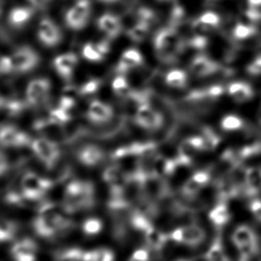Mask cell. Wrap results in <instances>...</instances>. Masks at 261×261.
<instances>
[{
  "mask_svg": "<svg viewBox=\"0 0 261 261\" xmlns=\"http://www.w3.org/2000/svg\"><path fill=\"white\" fill-rule=\"evenodd\" d=\"M201 136H202L204 143H205V150H212L219 143V138H218V135H216L214 132L210 128H205Z\"/></svg>",
  "mask_w": 261,
  "mask_h": 261,
  "instance_id": "60d3db41",
  "label": "cell"
},
{
  "mask_svg": "<svg viewBox=\"0 0 261 261\" xmlns=\"http://www.w3.org/2000/svg\"><path fill=\"white\" fill-rule=\"evenodd\" d=\"M86 116L91 123L97 124L108 123L114 116V109L108 103L95 99L88 107Z\"/></svg>",
  "mask_w": 261,
  "mask_h": 261,
  "instance_id": "9a60e30c",
  "label": "cell"
},
{
  "mask_svg": "<svg viewBox=\"0 0 261 261\" xmlns=\"http://www.w3.org/2000/svg\"><path fill=\"white\" fill-rule=\"evenodd\" d=\"M250 8H257L261 7V0H248Z\"/></svg>",
  "mask_w": 261,
  "mask_h": 261,
  "instance_id": "f907efd6",
  "label": "cell"
},
{
  "mask_svg": "<svg viewBox=\"0 0 261 261\" xmlns=\"http://www.w3.org/2000/svg\"><path fill=\"white\" fill-rule=\"evenodd\" d=\"M218 69L219 65L218 63L206 56H198L193 58L190 66L191 73L197 77L210 76L218 72Z\"/></svg>",
  "mask_w": 261,
  "mask_h": 261,
  "instance_id": "ac0fdd59",
  "label": "cell"
},
{
  "mask_svg": "<svg viewBox=\"0 0 261 261\" xmlns=\"http://www.w3.org/2000/svg\"><path fill=\"white\" fill-rule=\"evenodd\" d=\"M39 246L32 238L26 237L19 240L10 249L13 261H36Z\"/></svg>",
  "mask_w": 261,
  "mask_h": 261,
  "instance_id": "4fadbf2b",
  "label": "cell"
},
{
  "mask_svg": "<svg viewBox=\"0 0 261 261\" xmlns=\"http://www.w3.org/2000/svg\"><path fill=\"white\" fill-rule=\"evenodd\" d=\"M229 96L238 103L248 101L253 98L254 91L250 84L244 82H234L227 88Z\"/></svg>",
  "mask_w": 261,
  "mask_h": 261,
  "instance_id": "603a6c76",
  "label": "cell"
},
{
  "mask_svg": "<svg viewBox=\"0 0 261 261\" xmlns=\"http://www.w3.org/2000/svg\"><path fill=\"white\" fill-rule=\"evenodd\" d=\"M116 256L112 250L108 248H98L86 250L84 261H115Z\"/></svg>",
  "mask_w": 261,
  "mask_h": 261,
  "instance_id": "1f68e13d",
  "label": "cell"
},
{
  "mask_svg": "<svg viewBox=\"0 0 261 261\" xmlns=\"http://www.w3.org/2000/svg\"><path fill=\"white\" fill-rule=\"evenodd\" d=\"M97 25L100 32L111 39L118 36L122 31L121 20L117 15L110 13L99 16L97 21Z\"/></svg>",
  "mask_w": 261,
  "mask_h": 261,
  "instance_id": "d6986e66",
  "label": "cell"
},
{
  "mask_svg": "<svg viewBox=\"0 0 261 261\" xmlns=\"http://www.w3.org/2000/svg\"><path fill=\"white\" fill-rule=\"evenodd\" d=\"M0 15H1V9H0Z\"/></svg>",
  "mask_w": 261,
  "mask_h": 261,
  "instance_id": "9f6ffc18",
  "label": "cell"
},
{
  "mask_svg": "<svg viewBox=\"0 0 261 261\" xmlns=\"http://www.w3.org/2000/svg\"><path fill=\"white\" fill-rule=\"evenodd\" d=\"M86 250L78 247H68L55 250L52 254L53 261H84Z\"/></svg>",
  "mask_w": 261,
  "mask_h": 261,
  "instance_id": "484cf974",
  "label": "cell"
},
{
  "mask_svg": "<svg viewBox=\"0 0 261 261\" xmlns=\"http://www.w3.org/2000/svg\"><path fill=\"white\" fill-rule=\"evenodd\" d=\"M165 82L169 87L181 89L188 83V75L184 70L172 69L166 74Z\"/></svg>",
  "mask_w": 261,
  "mask_h": 261,
  "instance_id": "f546056e",
  "label": "cell"
},
{
  "mask_svg": "<svg viewBox=\"0 0 261 261\" xmlns=\"http://www.w3.org/2000/svg\"><path fill=\"white\" fill-rule=\"evenodd\" d=\"M100 86H101V81L99 79H91L81 86L79 93L84 96L93 94L98 91Z\"/></svg>",
  "mask_w": 261,
  "mask_h": 261,
  "instance_id": "b9f144b4",
  "label": "cell"
},
{
  "mask_svg": "<svg viewBox=\"0 0 261 261\" xmlns=\"http://www.w3.org/2000/svg\"><path fill=\"white\" fill-rule=\"evenodd\" d=\"M178 261H190V260H187V259H181V260H178Z\"/></svg>",
  "mask_w": 261,
  "mask_h": 261,
  "instance_id": "db71d44e",
  "label": "cell"
},
{
  "mask_svg": "<svg viewBox=\"0 0 261 261\" xmlns=\"http://www.w3.org/2000/svg\"><path fill=\"white\" fill-rule=\"evenodd\" d=\"M256 33L257 31L254 26L247 24V23H242V22L237 23L232 31L233 37L236 40H248L250 37L254 36Z\"/></svg>",
  "mask_w": 261,
  "mask_h": 261,
  "instance_id": "f35d334b",
  "label": "cell"
},
{
  "mask_svg": "<svg viewBox=\"0 0 261 261\" xmlns=\"http://www.w3.org/2000/svg\"><path fill=\"white\" fill-rule=\"evenodd\" d=\"M102 178L110 188L125 187L127 185V174L118 165L107 167L103 172Z\"/></svg>",
  "mask_w": 261,
  "mask_h": 261,
  "instance_id": "7402d4cb",
  "label": "cell"
},
{
  "mask_svg": "<svg viewBox=\"0 0 261 261\" xmlns=\"http://www.w3.org/2000/svg\"><path fill=\"white\" fill-rule=\"evenodd\" d=\"M102 3H105V4H113V3H116L118 0H98Z\"/></svg>",
  "mask_w": 261,
  "mask_h": 261,
  "instance_id": "f5cc1de1",
  "label": "cell"
},
{
  "mask_svg": "<svg viewBox=\"0 0 261 261\" xmlns=\"http://www.w3.org/2000/svg\"><path fill=\"white\" fill-rule=\"evenodd\" d=\"M149 250L146 249H138L135 250L128 261H149Z\"/></svg>",
  "mask_w": 261,
  "mask_h": 261,
  "instance_id": "ee69618b",
  "label": "cell"
},
{
  "mask_svg": "<svg viewBox=\"0 0 261 261\" xmlns=\"http://www.w3.org/2000/svg\"><path fill=\"white\" fill-rule=\"evenodd\" d=\"M21 226L11 219L3 218L0 220V243L11 242L18 234Z\"/></svg>",
  "mask_w": 261,
  "mask_h": 261,
  "instance_id": "83f0119b",
  "label": "cell"
},
{
  "mask_svg": "<svg viewBox=\"0 0 261 261\" xmlns=\"http://www.w3.org/2000/svg\"><path fill=\"white\" fill-rule=\"evenodd\" d=\"M112 89L115 94L117 95L118 97L124 98L132 94L129 83L123 74H120L113 80Z\"/></svg>",
  "mask_w": 261,
  "mask_h": 261,
  "instance_id": "d590c367",
  "label": "cell"
},
{
  "mask_svg": "<svg viewBox=\"0 0 261 261\" xmlns=\"http://www.w3.org/2000/svg\"><path fill=\"white\" fill-rule=\"evenodd\" d=\"M245 125L244 120L241 116L229 114L224 116L220 122V126L225 132H237Z\"/></svg>",
  "mask_w": 261,
  "mask_h": 261,
  "instance_id": "d6a6232c",
  "label": "cell"
},
{
  "mask_svg": "<svg viewBox=\"0 0 261 261\" xmlns=\"http://www.w3.org/2000/svg\"><path fill=\"white\" fill-rule=\"evenodd\" d=\"M74 106H75L74 99H73V98H70V97L65 96V97L61 98L60 101H59V106H58V107H60L62 109L69 111L70 109H73Z\"/></svg>",
  "mask_w": 261,
  "mask_h": 261,
  "instance_id": "681fc988",
  "label": "cell"
},
{
  "mask_svg": "<svg viewBox=\"0 0 261 261\" xmlns=\"http://www.w3.org/2000/svg\"><path fill=\"white\" fill-rule=\"evenodd\" d=\"M144 234L148 246L152 250H161L167 243V236L164 234L163 232L154 228V226L152 228L149 229V231H147Z\"/></svg>",
  "mask_w": 261,
  "mask_h": 261,
  "instance_id": "4dcf8cb0",
  "label": "cell"
},
{
  "mask_svg": "<svg viewBox=\"0 0 261 261\" xmlns=\"http://www.w3.org/2000/svg\"><path fill=\"white\" fill-rule=\"evenodd\" d=\"M50 81L47 78H36L27 84L25 91L26 100L29 105L38 107L47 101L51 91Z\"/></svg>",
  "mask_w": 261,
  "mask_h": 261,
  "instance_id": "9c48e42d",
  "label": "cell"
},
{
  "mask_svg": "<svg viewBox=\"0 0 261 261\" xmlns=\"http://www.w3.org/2000/svg\"><path fill=\"white\" fill-rule=\"evenodd\" d=\"M143 63V56L136 48H127L123 52L117 65V71L123 73L135 69Z\"/></svg>",
  "mask_w": 261,
  "mask_h": 261,
  "instance_id": "44dd1931",
  "label": "cell"
},
{
  "mask_svg": "<svg viewBox=\"0 0 261 261\" xmlns=\"http://www.w3.org/2000/svg\"><path fill=\"white\" fill-rule=\"evenodd\" d=\"M55 181L51 178L43 177L27 171L20 180V191L25 202H39L44 200L49 190L53 188Z\"/></svg>",
  "mask_w": 261,
  "mask_h": 261,
  "instance_id": "3957f363",
  "label": "cell"
},
{
  "mask_svg": "<svg viewBox=\"0 0 261 261\" xmlns=\"http://www.w3.org/2000/svg\"><path fill=\"white\" fill-rule=\"evenodd\" d=\"M211 174L208 171H198L189 178L182 186V194L186 197H192L202 190L211 181Z\"/></svg>",
  "mask_w": 261,
  "mask_h": 261,
  "instance_id": "e0dca14e",
  "label": "cell"
},
{
  "mask_svg": "<svg viewBox=\"0 0 261 261\" xmlns=\"http://www.w3.org/2000/svg\"><path fill=\"white\" fill-rule=\"evenodd\" d=\"M37 36L40 43L45 47H56L61 43L63 39L59 26L50 18H43L38 26Z\"/></svg>",
  "mask_w": 261,
  "mask_h": 261,
  "instance_id": "30bf717a",
  "label": "cell"
},
{
  "mask_svg": "<svg viewBox=\"0 0 261 261\" xmlns=\"http://www.w3.org/2000/svg\"><path fill=\"white\" fill-rule=\"evenodd\" d=\"M206 258L207 261H227L220 239L216 240L212 246L208 249L206 254Z\"/></svg>",
  "mask_w": 261,
  "mask_h": 261,
  "instance_id": "74e56055",
  "label": "cell"
},
{
  "mask_svg": "<svg viewBox=\"0 0 261 261\" xmlns=\"http://www.w3.org/2000/svg\"><path fill=\"white\" fill-rule=\"evenodd\" d=\"M135 123L146 130H156L162 125L163 117L160 112L148 104H140L135 113Z\"/></svg>",
  "mask_w": 261,
  "mask_h": 261,
  "instance_id": "7c38bea8",
  "label": "cell"
},
{
  "mask_svg": "<svg viewBox=\"0 0 261 261\" xmlns=\"http://www.w3.org/2000/svg\"><path fill=\"white\" fill-rule=\"evenodd\" d=\"M245 192L253 196L261 192V167H253L246 170Z\"/></svg>",
  "mask_w": 261,
  "mask_h": 261,
  "instance_id": "4316f807",
  "label": "cell"
},
{
  "mask_svg": "<svg viewBox=\"0 0 261 261\" xmlns=\"http://www.w3.org/2000/svg\"><path fill=\"white\" fill-rule=\"evenodd\" d=\"M34 11L29 7H16L8 14V22L15 28H22L33 18Z\"/></svg>",
  "mask_w": 261,
  "mask_h": 261,
  "instance_id": "cb8c5ba5",
  "label": "cell"
},
{
  "mask_svg": "<svg viewBox=\"0 0 261 261\" xmlns=\"http://www.w3.org/2000/svg\"><path fill=\"white\" fill-rule=\"evenodd\" d=\"M248 72L252 75L261 74V56L257 57L248 67Z\"/></svg>",
  "mask_w": 261,
  "mask_h": 261,
  "instance_id": "c3c4849f",
  "label": "cell"
},
{
  "mask_svg": "<svg viewBox=\"0 0 261 261\" xmlns=\"http://www.w3.org/2000/svg\"><path fill=\"white\" fill-rule=\"evenodd\" d=\"M189 42H190V45L196 49H203L207 46V40L205 37L198 35V36L192 38Z\"/></svg>",
  "mask_w": 261,
  "mask_h": 261,
  "instance_id": "f6af8a7d",
  "label": "cell"
},
{
  "mask_svg": "<svg viewBox=\"0 0 261 261\" xmlns=\"http://www.w3.org/2000/svg\"><path fill=\"white\" fill-rule=\"evenodd\" d=\"M184 41L174 28H164L156 33L154 47L163 61H173L181 52Z\"/></svg>",
  "mask_w": 261,
  "mask_h": 261,
  "instance_id": "277c9868",
  "label": "cell"
},
{
  "mask_svg": "<svg viewBox=\"0 0 261 261\" xmlns=\"http://www.w3.org/2000/svg\"><path fill=\"white\" fill-rule=\"evenodd\" d=\"M32 150L37 159L47 170H53L61 159V149L58 142L47 137L33 139Z\"/></svg>",
  "mask_w": 261,
  "mask_h": 261,
  "instance_id": "5b68a950",
  "label": "cell"
},
{
  "mask_svg": "<svg viewBox=\"0 0 261 261\" xmlns=\"http://www.w3.org/2000/svg\"><path fill=\"white\" fill-rule=\"evenodd\" d=\"M96 188L92 181L74 179L65 186L61 207L65 214L91 211L96 206Z\"/></svg>",
  "mask_w": 261,
  "mask_h": 261,
  "instance_id": "7a4b0ae2",
  "label": "cell"
},
{
  "mask_svg": "<svg viewBox=\"0 0 261 261\" xmlns=\"http://www.w3.org/2000/svg\"><path fill=\"white\" fill-rule=\"evenodd\" d=\"M250 210L254 218L261 222V200H253L250 204Z\"/></svg>",
  "mask_w": 261,
  "mask_h": 261,
  "instance_id": "bcb514c9",
  "label": "cell"
},
{
  "mask_svg": "<svg viewBox=\"0 0 261 261\" xmlns=\"http://www.w3.org/2000/svg\"><path fill=\"white\" fill-rule=\"evenodd\" d=\"M169 238L175 243L189 246H197L205 239L203 229L196 225H185L174 229Z\"/></svg>",
  "mask_w": 261,
  "mask_h": 261,
  "instance_id": "8fae6325",
  "label": "cell"
},
{
  "mask_svg": "<svg viewBox=\"0 0 261 261\" xmlns=\"http://www.w3.org/2000/svg\"><path fill=\"white\" fill-rule=\"evenodd\" d=\"M160 1H168V0H160Z\"/></svg>",
  "mask_w": 261,
  "mask_h": 261,
  "instance_id": "11a10c76",
  "label": "cell"
},
{
  "mask_svg": "<svg viewBox=\"0 0 261 261\" xmlns=\"http://www.w3.org/2000/svg\"><path fill=\"white\" fill-rule=\"evenodd\" d=\"M71 120V115L69 111L62 109L58 107L57 109H54L50 112V122L57 124H63L69 122Z\"/></svg>",
  "mask_w": 261,
  "mask_h": 261,
  "instance_id": "ab89813d",
  "label": "cell"
},
{
  "mask_svg": "<svg viewBox=\"0 0 261 261\" xmlns=\"http://www.w3.org/2000/svg\"><path fill=\"white\" fill-rule=\"evenodd\" d=\"M91 0H77L65 13V24L73 31H82L89 23L91 18Z\"/></svg>",
  "mask_w": 261,
  "mask_h": 261,
  "instance_id": "8992f818",
  "label": "cell"
},
{
  "mask_svg": "<svg viewBox=\"0 0 261 261\" xmlns=\"http://www.w3.org/2000/svg\"><path fill=\"white\" fill-rule=\"evenodd\" d=\"M221 18L218 14L212 11L204 12L193 22L192 27L197 33H206L214 32L219 28Z\"/></svg>",
  "mask_w": 261,
  "mask_h": 261,
  "instance_id": "ffe728a7",
  "label": "cell"
},
{
  "mask_svg": "<svg viewBox=\"0 0 261 261\" xmlns=\"http://www.w3.org/2000/svg\"><path fill=\"white\" fill-rule=\"evenodd\" d=\"M61 206L58 207L50 201H40L36 207L37 216L32 223V228L37 236L54 240L68 234L75 228L74 221L61 213Z\"/></svg>",
  "mask_w": 261,
  "mask_h": 261,
  "instance_id": "6da1fadb",
  "label": "cell"
},
{
  "mask_svg": "<svg viewBox=\"0 0 261 261\" xmlns=\"http://www.w3.org/2000/svg\"><path fill=\"white\" fill-rule=\"evenodd\" d=\"M10 169V163L8 156L4 153L0 151V177L8 173Z\"/></svg>",
  "mask_w": 261,
  "mask_h": 261,
  "instance_id": "7dc6e473",
  "label": "cell"
},
{
  "mask_svg": "<svg viewBox=\"0 0 261 261\" xmlns=\"http://www.w3.org/2000/svg\"><path fill=\"white\" fill-rule=\"evenodd\" d=\"M103 229V223L98 218H89L82 225V231L86 236H98Z\"/></svg>",
  "mask_w": 261,
  "mask_h": 261,
  "instance_id": "e575fe53",
  "label": "cell"
},
{
  "mask_svg": "<svg viewBox=\"0 0 261 261\" xmlns=\"http://www.w3.org/2000/svg\"><path fill=\"white\" fill-rule=\"evenodd\" d=\"M7 103H8V102L5 99L4 97L0 94V110L4 109L5 107H7Z\"/></svg>",
  "mask_w": 261,
  "mask_h": 261,
  "instance_id": "816d5d0a",
  "label": "cell"
},
{
  "mask_svg": "<svg viewBox=\"0 0 261 261\" xmlns=\"http://www.w3.org/2000/svg\"><path fill=\"white\" fill-rule=\"evenodd\" d=\"M78 63L79 59L77 55L74 53H64L55 58L53 66L59 76L65 80H69L73 76Z\"/></svg>",
  "mask_w": 261,
  "mask_h": 261,
  "instance_id": "2e32d148",
  "label": "cell"
},
{
  "mask_svg": "<svg viewBox=\"0 0 261 261\" xmlns=\"http://www.w3.org/2000/svg\"><path fill=\"white\" fill-rule=\"evenodd\" d=\"M232 242L238 249L241 247L257 243V236L253 230L248 225H239L232 233Z\"/></svg>",
  "mask_w": 261,
  "mask_h": 261,
  "instance_id": "d4e9b609",
  "label": "cell"
},
{
  "mask_svg": "<svg viewBox=\"0 0 261 261\" xmlns=\"http://www.w3.org/2000/svg\"><path fill=\"white\" fill-rule=\"evenodd\" d=\"M12 73H25L35 69L40 64V56L30 47H21L9 56Z\"/></svg>",
  "mask_w": 261,
  "mask_h": 261,
  "instance_id": "52a82bcc",
  "label": "cell"
},
{
  "mask_svg": "<svg viewBox=\"0 0 261 261\" xmlns=\"http://www.w3.org/2000/svg\"><path fill=\"white\" fill-rule=\"evenodd\" d=\"M137 16H138V21L148 23L149 25H150V24L154 22V20H155V14H154V12L149 9V8H141V9L139 10Z\"/></svg>",
  "mask_w": 261,
  "mask_h": 261,
  "instance_id": "7bdbcfd3",
  "label": "cell"
},
{
  "mask_svg": "<svg viewBox=\"0 0 261 261\" xmlns=\"http://www.w3.org/2000/svg\"><path fill=\"white\" fill-rule=\"evenodd\" d=\"M83 57L88 61L98 63L104 59L105 55L103 54L102 51L100 50L98 42L97 43L87 42V43L84 44V47H83Z\"/></svg>",
  "mask_w": 261,
  "mask_h": 261,
  "instance_id": "836d02e7",
  "label": "cell"
},
{
  "mask_svg": "<svg viewBox=\"0 0 261 261\" xmlns=\"http://www.w3.org/2000/svg\"><path fill=\"white\" fill-rule=\"evenodd\" d=\"M33 139L28 134L13 124L0 125V146L8 149L30 147Z\"/></svg>",
  "mask_w": 261,
  "mask_h": 261,
  "instance_id": "ba28073f",
  "label": "cell"
},
{
  "mask_svg": "<svg viewBox=\"0 0 261 261\" xmlns=\"http://www.w3.org/2000/svg\"><path fill=\"white\" fill-rule=\"evenodd\" d=\"M210 219L212 224L218 228L225 226L231 219V214L228 207L226 206L225 201H222L216 206L210 213Z\"/></svg>",
  "mask_w": 261,
  "mask_h": 261,
  "instance_id": "f1b7e54d",
  "label": "cell"
},
{
  "mask_svg": "<svg viewBox=\"0 0 261 261\" xmlns=\"http://www.w3.org/2000/svg\"><path fill=\"white\" fill-rule=\"evenodd\" d=\"M75 159L84 167H96L105 160V153L99 146L86 144L77 149Z\"/></svg>",
  "mask_w": 261,
  "mask_h": 261,
  "instance_id": "5bb4252c",
  "label": "cell"
},
{
  "mask_svg": "<svg viewBox=\"0 0 261 261\" xmlns=\"http://www.w3.org/2000/svg\"><path fill=\"white\" fill-rule=\"evenodd\" d=\"M149 24L145 23V22H140L133 26L129 32H128V36L130 40H134L135 42H141L142 40L146 39V37L148 36V33L149 31Z\"/></svg>",
  "mask_w": 261,
  "mask_h": 261,
  "instance_id": "8d00e7d4",
  "label": "cell"
}]
</instances>
